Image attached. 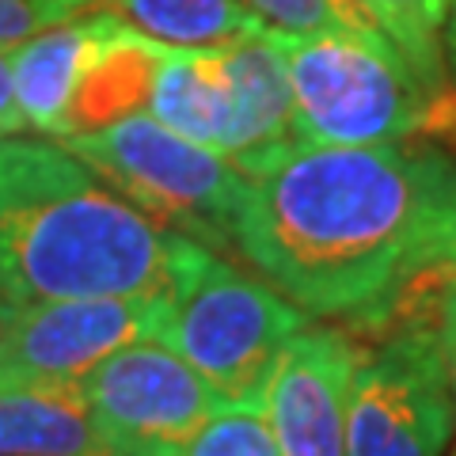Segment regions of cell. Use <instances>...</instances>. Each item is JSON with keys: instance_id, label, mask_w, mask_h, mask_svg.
I'll list each match as a JSON object with an SVG mask.
<instances>
[{"instance_id": "1", "label": "cell", "mask_w": 456, "mask_h": 456, "mask_svg": "<svg viewBox=\"0 0 456 456\" xmlns=\"http://www.w3.org/2000/svg\"><path fill=\"white\" fill-rule=\"evenodd\" d=\"M244 175L236 255L308 316L384 327L449 274L456 156L441 145L293 141Z\"/></svg>"}, {"instance_id": "2", "label": "cell", "mask_w": 456, "mask_h": 456, "mask_svg": "<svg viewBox=\"0 0 456 456\" xmlns=\"http://www.w3.org/2000/svg\"><path fill=\"white\" fill-rule=\"evenodd\" d=\"M194 240L156 224L61 141L0 137V297L167 293Z\"/></svg>"}, {"instance_id": "3", "label": "cell", "mask_w": 456, "mask_h": 456, "mask_svg": "<svg viewBox=\"0 0 456 456\" xmlns=\"http://www.w3.org/2000/svg\"><path fill=\"white\" fill-rule=\"evenodd\" d=\"M293 84V134L305 145H377L419 137L449 110L384 35L278 31Z\"/></svg>"}, {"instance_id": "4", "label": "cell", "mask_w": 456, "mask_h": 456, "mask_svg": "<svg viewBox=\"0 0 456 456\" xmlns=\"http://www.w3.org/2000/svg\"><path fill=\"white\" fill-rule=\"evenodd\" d=\"M160 327L164 346L187 358L224 407H263L285 342L312 316L259 274H244L221 251L191 244Z\"/></svg>"}, {"instance_id": "5", "label": "cell", "mask_w": 456, "mask_h": 456, "mask_svg": "<svg viewBox=\"0 0 456 456\" xmlns=\"http://www.w3.org/2000/svg\"><path fill=\"white\" fill-rule=\"evenodd\" d=\"M61 145L92 164L156 224L221 255H236V221L248 194V175L224 152L167 130L149 110L92 134L61 137Z\"/></svg>"}, {"instance_id": "6", "label": "cell", "mask_w": 456, "mask_h": 456, "mask_svg": "<svg viewBox=\"0 0 456 456\" xmlns=\"http://www.w3.org/2000/svg\"><path fill=\"white\" fill-rule=\"evenodd\" d=\"M456 430V403L437 331L407 323L358 354L346 407V456H441Z\"/></svg>"}, {"instance_id": "7", "label": "cell", "mask_w": 456, "mask_h": 456, "mask_svg": "<svg viewBox=\"0 0 456 456\" xmlns=\"http://www.w3.org/2000/svg\"><path fill=\"white\" fill-rule=\"evenodd\" d=\"M167 308V293L12 305L0 338V388H69L114 350L160 335Z\"/></svg>"}, {"instance_id": "8", "label": "cell", "mask_w": 456, "mask_h": 456, "mask_svg": "<svg viewBox=\"0 0 456 456\" xmlns=\"http://www.w3.org/2000/svg\"><path fill=\"white\" fill-rule=\"evenodd\" d=\"M77 392L118 452L179 445L224 407L206 377L160 338L114 350L77 380Z\"/></svg>"}, {"instance_id": "9", "label": "cell", "mask_w": 456, "mask_h": 456, "mask_svg": "<svg viewBox=\"0 0 456 456\" xmlns=\"http://www.w3.org/2000/svg\"><path fill=\"white\" fill-rule=\"evenodd\" d=\"M358 354V342L327 323H308L285 342L263 399L281 456H346V407Z\"/></svg>"}, {"instance_id": "10", "label": "cell", "mask_w": 456, "mask_h": 456, "mask_svg": "<svg viewBox=\"0 0 456 456\" xmlns=\"http://www.w3.org/2000/svg\"><path fill=\"white\" fill-rule=\"evenodd\" d=\"M110 12L95 8L88 16L61 20L53 27H42L20 46L8 50L12 65V88L23 122L42 137H61L65 110L77 92V80L88 65L99 35L107 31Z\"/></svg>"}, {"instance_id": "11", "label": "cell", "mask_w": 456, "mask_h": 456, "mask_svg": "<svg viewBox=\"0 0 456 456\" xmlns=\"http://www.w3.org/2000/svg\"><path fill=\"white\" fill-rule=\"evenodd\" d=\"M149 114L167 130L217 149L236 152V95L221 46H164Z\"/></svg>"}, {"instance_id": "12", "label": "cell", "mask_w": 456, "mask_h": 456, "mask_svg": "<svg viewBox=\"0 0 456 456\" xmlns=\"http://www.w3.org/2000/svg\"><path fill=\"white\" fill-rule=\"evenodd\" d=\"M160 57H164V42L134 31L130 23L110 12L107 31L99 35L88 65H84L77 80V92L69 99L61 137L92 134L118 118H130L137 110H149Z\"/></svg>"}, {"instance_id": "13", "label": "cell", "mask_w": 456, "mask_h": 456, "mask_svg": "<svg viewBox=\"0 0 456 456\" xmlns=\"http://www.w3.org/2000/svg\"><path fill=\"white\" fill-rule=\"evenodd\" d=\"M0 456H126L103 434L77 384L0 388Z\"/></svg>"}, {"instance_id": "14", "label": "cell", "mask_w": 456, "mask_h": 456, "mask_svg": "<svg viewBox=\"0 0 456 456\" xmlns=\"http://www.w3.org/2000/svg\"><path fill=\"white\" fill-rule=\"evenodd\" d=\"M107 8L164 46H224L266 27L244 0H107Z\"/></svg>"}, {"instance_id": "15", "label": "cell", "mask_w": 456, "mask_h": 456, "mask_svg": "<svg viewBox=\"0 0 456 456\" xmlns=\"http://www.w3.org/2000/svg\"><path fill=\"white\" fill-rule=\"evenodd\" d=\"M358 4L434 92H449L445 27L452 0H358Z\"/></svg>"}, {"instance_id": "16", "label": "cell", "mask_w": 456, "mask_h": 456, "mask_svg": "<svg viewBox=\"0 0 456 456\" xmlns=\"http://www.w3.org/2000/svg\"><path fill=\"white\" fill-rule=\"evenodd\" d=\"M164 456H281L263 407H221Z\"/></svg>"}, {"instance_id": "17", "label": "cell", "mask_w": 456, "mask_h": 456, "mask_svg": "<svg viewBox=\"0 0 456 456\" xmlns=\"http://www.w3.org/2000/svg\"><path fill=\"white\" fill-rule=\"evenodd\" d=\"M266 27L285 35H312V31H358L380 35L358 0H244Z\"/></svg>"}, {"instance_id": "18", "label": "cell", "mask_w": 456, "mask_h": 456, "mask_svg": "<svg viewBox=\"0 0 456 456\" xmlns=\"http://www.w3.org/2000/svg\"><path fill=\"white\" fill-rule=\"evenodd\" d=\"M42 27H53V23L31 4H23V0H0V50L20 46L23 38H31Z\"/></svg>"}, {"instance_id": "19", "label": "cell", "mask_w": 456, "mask_h": 456, "mask_svg": "<svg viewBox=\"0 0 456 456\" xmlns=\"http://www.w3.org/2000/svg\"><path fill=\"white\" fill-rule=\"evenodd\" d=\"M437 346H441V362H445V377H449V392L456 403V293L449 289L445 301L437 308Z\"/></svg>"}, {"instance_id": "20", "label": "cell", "mask_w": 456, "mask_h": 456, "mask_svg": "<svg viewBox=\"0 0 456 456\" xmlns=\"http://www.w3.org/2000/svg\"><path fill=\"white\" fill-rule=\"evenodd\" d=\"M27 130L20 103H16V88H12V65H8V50H0V137H16Z\"/></svg>"}, {"instance_id": "21", "label": "cell", "mask_w": 456, "mask_h": 456, "mask_svg": "<svg viewBox=\"0 0 456 456\" xmlns=\"http://www.w3.org/2000/svg\"><path fill=\"white\" fill-rule=\"evenodd\" d=\"M23 4L42 12L50 23H61V20L88 16V12H95V8H107V0H23Z\"/></svg>"}, {"instance_id": "22", "label": "cell", "mask_w": 456, "mask_h": 456, "mask_svg": "<svg viewBox=\"0 0 456 456\" xmlns=\"http://www.w3.org/2000/svg\"><path fill=\"white\" fill-rule=\"evenodd\" d=\"M445 57H449V69H456V0L449 12V27H445Z\"/></svg>"}, {"instance_id": "23", "label": "cell", "mask_w": 456, "mask_h": 456, "mask_svg": "<svg viewBox=\"0 0 456 456\" xmlns=\"http://www.w3.org/2000/svg\"><path fill=\"white\" fill-rule=\"evenodd\" d=\"M449 289L456 293V236H452V248H449Z\"/></svg>"}, {"instance_id": "24", "label": "cell", "mask_w": 456, "mask_h": 456, "mask_svg": "<svg viewBox=\"0 0 456 456\" xmlns=\"http://www.w3.org/2000/svg\"><path fill=\"white\" fill-rule=\"evenodd\" d=\"M8 316H12V301L0 297V338H4V327H8Z\"/></svg>"}, {"instance_id": "25", "label": "cell", "mask_w": 456, "mask_h": 456, "mask_svg": "<svg viewBox=\"0 0 456 456\" xmlns=\"http://www.w3.org/2000/svg\"><path fill=\"white\" fill-rule=\"evenodd\" d=\"M126 456H164V445L160 449H137V452H126Z\"/></svg>"}, {"instance_id": "26", "label": "cell", "mask_w": 456, "mask_h": 456, "mask_svg": "<svg viewBox=\"0 0 456 456\" xmlns=\"http://www.w3.org/2000/svg\"><path fill=\"white\" fill-rule=\"evenodd\" d=\"M449 456H456V449H452V452H449Z\"/></svg>"}]
</instances>
